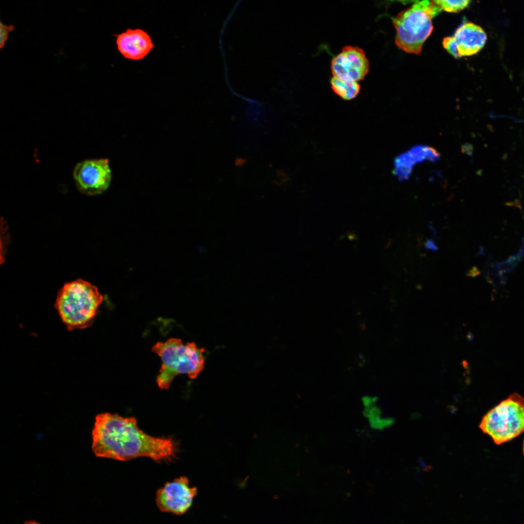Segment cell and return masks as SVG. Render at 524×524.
I'll return each instance as SVG.
<instances>
[{
	"mask_svg": "<svg viewBox=\"0 0 524 524\" xmlns=\"http://www.w3.org/2000/svg\"><path fill=\"white\" fill-rule=\"evenodd\" d=\"M92 448L98 457L126 461L148 457L170 459L175 452L170 439L155 438L139 428L135 418L106 412L97 415L92 432Z\"/></svg>",
	"mask_w": 524,
	"mask_h": 524,
	"instance_id": "obj_1",
	"label": "cell"
},
{
	"mask_svg": "<svg viewBox=\"0 0 524 524\" xmlns=\"http://www.w3.org/2000/svg\"><path fill=\"white\" fill-rule=\"evenodd\" d=\"M102 300L96 287L78 279L59 291L55 308L68 330L83 329L92 323Z\"/></svg>",
	"mask_w": 524,
	"mask_h": 524,
	"instance_id": "obj_2",
	"label": "cell"
},
{
	"mask_svg": "<svg viewBox=\"0 0 524 524\" xmlns=\"http://www.w3.org/2000/svg\"><path fill=\"white\" fill-rule=\"evenodd\" d=\"M152 351L161 358L162 364L156 382L162 389H167L174 378L180 374H187L196 378L204 368L205 349L198 348L195 343L183 344L178 338L157 343Z\"/></svg>",
	"mask_w": 524,
	"mask_h": 524,
	"instance_id": "obj_3",
	"label": "cell"
},
{
	"mask_svg": "<svg viewBox=\"0 0 524 524\" xmlns=\"http://www.w3.org/2000/svg\"><path fill=\"white\" fill-rule=\"evenodd\" d=\"M196 493V488L190 487L188 478L181 476L166 482L159 489L156 502L162 512L182 514L191 507Z\"/></svg>",
	"mask_w": 524,
	"mask_h": 524,
	"instance_id": "obj_7",
	"label": "cell"
},
{
	"mask_svg": "<svg viewBox=\"0 0 524 524\" xmlns=\"http://www.w3.org/2000/svg\"><path fill=\"white\" fill-rule=\"evenodd\" d=\"M24 524H40L38 523H37V522H36L35 521H29L25 522Z\"/></svg>",
	"mask_w": 524,
	"mask_h": 524,
	"instance_id": "obj_19",
	"label": "cell"
},
{
	"mask_svg": "<svg viewBox=\"0 0 524 524\" xmlns=\"http://www.w3.org/2000/svg\"><path fill=\"white\" fill-rule=\"evenodd\" d=\"M114 35L116 37L118 51L128 59H143L154 46L149 35L141 29H127L125 32Z\"/></svg>",
	"mask_w": 524,
	"mask_h": 524,
	"instance_id": "obj_10",
	"label": "cell"
},
{
	"mask_svg": "<svg viewBox=\"0 0 524 524\" xmlns=\"http://www.w3.org/2000/svg\"><path fill=\"white\" fill-rule=\"evenodd\" d=\"M15 26L13 24L6 25L0 22V48L2 49L5 45L8 37L9 33L14 31Z\"/></svg>",
	"mask_w": 524,
	"mask_h": 524,
	"instance_id": "obj_15",
	"label": "cell"
},
{
	"mask_svg": "<svg viewBox=\"0 0 524 524\" xmlns=\"http://www.w3.org/2000/svg\"><path fill=\"white\" fill-rule=\"evenodd\" d=\"M412 168L403 166L394 167L393 173L396 176L400 181H404L409 179L412 172Z\"/></svg>",
	"mask_w": 524,
	"mask_h": 524,
	"instance_id": "obj_16",
	"label": "cell"
},
{
	"mask_svg": "<svg viewBox=\"0 0 524 524\" xmlns=\"http://www.w3.org/2000/svg\"><path fill=\"white\" fill-rule=\"evenodd\" d=\"M523 452H524V442H523Z\"/></svg>",
	"mask_w": 524,
	"mask_h": 524,
	"instance_id": "obj_20",
	"label": "cell"
},
{
	"mask_svg": "<svg viewBox=\"0 0 524 524\" xmlns=\"http://www.w3.org/2000/svg\"><path fill=\"white\" fill-rule=\"evenodd\" d=\"M440 159L439 152L434 148L428 147L427 151V159L432 162H436Z\"/></svg>",
	"mask_w": 524,
	"mask_h": 524,
	"instance_id": "obj_17",
	"label": "cell"
},
{
	"mask_svg": "<svg viewBox=\"0 0 524 524\" xmlns=\"http://www.w3.org/2000/svg\"><path fill=\"white\" fill-rule=\"evenodd\" d=\"M433 1L435 4L438 5L442 10L451 13L458 12L463 10L469 5L470 2V0H437Z\"/></svg>",
	"mask_w": 524,
	"mask_h": 524,
	"instance_id": "obj_12",
	"label": "cell"
},
{
	"mask_svg": "<svg viewBox=\"0 0 524 524\" xmlns=\"http://www.w3.org/2000/svg\"><path fill=\"white\" fill-rule=\"evenodd\" d=\"M415 164L408 151L397 156L394 160V167L403 166L413 168Z\"/></svg>",
	"mask_w": 524,
	"mask_h": 524,
	"instance_id": "obj_14",
	"label": "cell"
},
{
	"mask_svg": "<svg viewBox=\"0 0 524 524\" xmlns=\"http://www.w3.org/2000/svg\"><path fill=\"white\" fill-rule=\"evenodd\" d=\"M424 247L426 249L432 251H437L439 250L438 246L432 239H427L426 240L424 243Z\"/></svg>",
	"mask_w": 524,
	"mask_h": 524,
	"instance_id": "obj_18",
	"label": "cell"
},
{
	"mask_svg": "<svg viewBox=\"0 0 524 524\" xmlns=\"http://www.w3.org/2000/svg\"><path fill=\"white\" fill-rule=\"evenodd\" d=\"M479 427L500 444L524 432V397L515 393L489 411Z\"/></svg>",
	"mask_w": 524,
	"mask_h": 524,
	"instance_id": "obj_5",
	"label": "cell"
},
{
	"mask_svg": "<svg viewBox=\"0 0 524 524\" xmlns=\"http://www.w3.org/2000/svg\"><path fill=\"white\" fill-rule=\"evenodd\" d=\"M442 10L433 0H421L400 12L393 18L397 46L407 53L420 54L433 31L432 19Z\"/></svg>",
	"mask_w": 524,
	"mask_h": 524,
	"instance_id": "obj_4",
	"label": "cell"
},
{
	"mask_svg": "<svg viewBox=\"0 0 524 524\" xmlns=\"http://www.w3.org/2000/svg\"><path fill=\"white\" fill-rule=\"evenodd\" d=\"M330 84L335 93L347 100L356 98L360 89L358 82L344 81L334 76L330 79Z\"/></svg>",
	"mask_w": 524,
	"mask_h": 524,
	"instance_id": "obj_11",
	"label": "cell"
},
{
	"mask_svg": "<svg viewBox=\"0 0 524 524\" xmlns=\"http://www.w3.org/2000/svg\"><path fill=\"white\" fill-rule=\"evenodd\" d=\"M428 146L417 145L411 147L409 153L416 163H421L427 159Z\"/></svg>",
	"mask_w": 524,
	"mask_h": 524,
	"instance_id": "obj_13",
	"label": "cell"
},
{
	"mask_svg": "<svg viewBox=\"0 0 524 524\" xmlns=\"http://www.w3.org/2000/svg\"><path fill=\"white\" fill-rule=\"evenodd\" d=\"M333 76L344 81L358 82L362 80L369 70V62L362 49L345 46L332 60Z\"/></svg>",
	"mask_w": 524,
	"mask_h": 524,
	"instance_id": "obj_9",
	"label": "cell"
},
{
	"mask_svg": "<svg viewBox=\"0 0 524 524\" xmlns=\"http://www.w3.org/2000/svg\"><path fill=\"white\" fill-rule=\"evenodd\" d=\"M487 36L480 26L471 22L463 23L452 36L442 40L444 48L454 57L458 58L478 53L484 46Z\"/></svg>",
	"mask_w": 524,
	"mask_h": 524,
	"instance_id": "obj_8",
	"label": "cell"
},
{
	"mask_svg": "<svg viewBox=\"0 0 524 524\" xmlns=\"http://www.w3.org/2000/svg\"><path fill=\"white\" fill-rule=\"evenodd\" d=\"M73 177L78 189L88 195L102 193L109 187L111 171L107 159H91L78 163Z\"/></svg>",
	"mask_w": 524,
	"mask_h": 524,
	"instance_id": "obj_6",
	"label": "cell"
}]
</instances>
